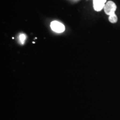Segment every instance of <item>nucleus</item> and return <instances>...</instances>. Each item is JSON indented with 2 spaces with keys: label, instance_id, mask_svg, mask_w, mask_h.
Returning a JSON list of instances; mask_svg holds the SVG:
<instances>
[{
  "label": "nucleus",
  "instance_id": "nucleus-3",
  "mask_svg": "<svg viewBox=\"0 0 120 120\" xmlns=\"http://www.w3.org/2000/svg\"><path fill=\"white\" fill-rule=\"evenodd\" d=\"M107 0H93V5L96 11H100L104 8Z\"/></svg>",
  "mask_w": 120,
  "mask_h": 120
},
{
  "label": "nucleus",
  "instance_id": "nucleus-1",
  "mask_svg": "<svg viewBox=\"0 0 120 120\" xmlns=\"http://www.w3.org/2000/svg\"><path fill=\"white\" fill-rule=\"evenodd\" d=\"M117 8V6L115 4V2L113 1H109L105 4V6L104 7V11L106 13V15L110 16L112 14L115 13V11H116Z\"/></svg>",
  "mask_w": 120,
  "mask_h": 120
},
{
  "label": "nucleus",
  "instance_id": "nucleus-4",
  "mask_svg": "<svg viewBox=\"0 0 120 120\" xmlns=\"http://www.w3.org/2000/svg\"><path fill=\"white\" fill-rule=\"evenodd\" d=\"M109 21L112 23H116L118 21L117 16H116V15L115 14V13L110 15V16H109Z\"/></svg>",
  "mask_w": 120,
  "mask_h": 120
},
{
  "label": "nucleus",
  "instance_id": "nucleus-5",
  "mask_svg": "<svg viewBox=\"0 0 120 120\" xmlns=\"http://www.w3.org/2000/svg\"><path fill=\"white\" fill-rule=\"evenodd\" d=\"M26 36L25 34H21L19 36V41H20L21 42L22 44H23L24 42H25V40H26Z\"/></svg>",
  "mask_w": 120,
  "mask_h": 120
},
{
  "label": "nucleus",
  "instance_id": "nucleus-2",
  "mask_svg": "<svg viewBox=\"0 0 120 120\" xmlns=\"http://www.w3.org/2000/svg\"><path fill=\"white\" fill-rule=\"evenodd\" d=\"M51 28L54 32L57 33H62L65 30V27L64 25L62 23L57 21H54L51 22Z\"/></svg>",
  "mask_w": 120,
  "mask_h": 120
}]
</instances>
